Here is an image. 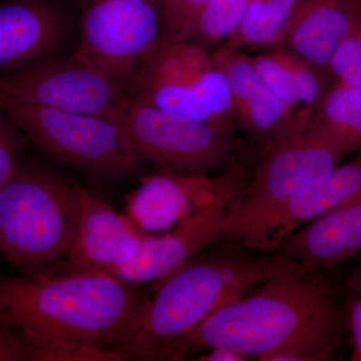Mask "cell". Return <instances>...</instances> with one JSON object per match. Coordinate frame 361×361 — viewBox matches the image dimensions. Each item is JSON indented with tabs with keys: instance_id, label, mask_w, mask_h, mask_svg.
Wrapping results in <instances>:
<instances>
[{
	"instance_id": "1",
	"label": "cell",
	"mask_w": 361,
	"mask_h": 361,
	"mask_svg": "<svg viewBox=\"0 0 361 361\" xmlns=\"http://www.w3.org/2000/svg\"><path fill=\"white\" fill-rule=\"evenodd\" d=\"M146 300L103 271L0 278V322L37 361H111Z\"/></svg>"
},
{
	"instance_id": "2",
	"label": "cell",
	"mask_w": 361,
	"mask_h": 361,
	"mask_svg": "<svg viewBox=\"0 0 361 361\" xmlns=\"http://www.w3.org/2000/svg\"><path fill=\"white\" fill-rule=\"evenodd\" d=\"M341 313L319 273L295 271L272 278L255 293L223 306L189 336L173 342L161 360L228 348L260 360L288 346H316L336 356L342 341Z\"/></svg>"
},
{
	"instance_id": "3",
	"label": "cell",
	"mask_w": 361,
	"mask_h": 361,
	"mask_svg": "<svg viewBox=\"0 0 361 361\" xmlns=\"http://www.w3.org/2000/svg\"><path fill=\"white\" fill-rule=\"evenodd\" d=\"M300 270L305 269L277 255L192 258L155 282L154 296L142 302L114 350L123 360H161L171 343L189 336L250 287Z\"/></svg>"
},
{
	"instance_id": "4",
	"label": "cell",
	"mask_w": 361,
	"mask_h": 361,
	"mask_svg": "<svg viewBox=\"0 0 361 361\" xmlns=\"http://www.w3.org/2000/svg\"><path fill=\"white\" fill-rule=\"evenodd\" d=\"M80 186L25 165L0 190V254L26 275L52 274L77 232Z\"/></svg>"
},
{
	"instance_id": "5",
	"label": "cell",
	"mask_w": 361,
	"mask_h": 361,
	"mask_svg": "<svg viewBox=\"0 0 361 361\" xmlns=\"http://www.w3.org/2000/svg\"><path fill=\"white\" fill-rule=\"evenodd\" d=\"M267 147L253 179L226 219L219 238L231 241L282 208L329 175L345 155L315 114Z\"/></svg>"
},
{
	"instance_id": "6",
	"label": "cell",
	"mask_w": 361,
	"mask_h": 361,
	"mask_svg": "<svg viewBox=\"0 0 361 361\" xmlns=\"http://www.w3.org/2000/svg\"><path fill=\"white\" fill-rule=\"evenodd\" d=\"M0 110L37 148L71 167L115 177L142 163L116 118L14 103H0Z\"/></svg>"
},
{
	"instance_id": "7",
	"label": "cell",
	"mask_w": 361,
	"mask_h": 361,
	"mask_svg": "<svg viewBox=\"0 0 361 361\" xmlns=\"http://www.w3.org/2000/svg\"><path fill=\"white\" fill-rule=\"evenodd\" d=\"M80 37L71 56L126 85L161 39L166 0H73Z\"/></svg>"
},
{
	"instance_id": "8",
	"label": "cell",
	"mask_w": 361,
	"mask_h": 361,
	"mask_svg": "<svg viewBox=\"0 0 361 361\" xmlns=\"http://www.w3.org/2000/svg\"><path fill=\"white\" fill-rule=\"evenodd\" d=\"M118 120L140 160L161 171L209 174L227 163L234 148L233 133L130 99Z\"/></svg>"
},
{
	"instance_id": "9",
	"label": "cell",
	"mask_w": 361,
	"mask_h": 361,
	"mask_svg": "<svg viewBox=\"0 0 361 361\" xmlns=\"http://www.w3.org/2000/svg\"><path fill=\"white\" fill-rule=\"evenodd\" d=\"M128 101L123 85L73 56H54L0 73V103L118 118Z\"/></svg>"
},
{
	"instance_id": "10",
	"label": "cell",
	"mask_w": 361,
	"mask_h": 361,
	"mask_svg": "<svg viewBox=\"0 0 361 361\" xmlns=\"http://www.w3.org/2000/svg\"><path fill=\"white\" fill-rule=\"evenodd\" d=\"M247 184L243 171L235 166L218 176L161 171L142 178L129 194L126 215L145 234L169 231L211 207L236 208Z\"/></svg>"
},
{
	"instance_id": "11",
	"label": "cell",
	"mask_w": 361,
	"mask_h": 361,
	"mask_svg": "<svg viewBox=\"0 0 361 361\" xmlns=\"http://www.w3.org/2000/svg\"><path fill=\"white\" fill-rule=\"evenodd\" d=\"M145 233L127 215L80 187L78 229L63 264L65 272L103 271L113 274L141 251Z\"/></svg>"
},
{
	"instance_id": "12",
	"label": "cell",
	"mask_w": 361,
	"mask_h": 361,
	"mask_svg": "<svg viewBox=\"0 0 361 361\" xmlns=\"http://www.w3.org/2000/svg\"><path fill=\"white\" fill-rule=\"evenodd\" d=\"M70 26L63 0H0V73L58 56Z\"/></svg>"
},
{
	"instance_id": "13",
	"label": "cell",
	"mask_w": 361,
	"mask_h": 361,
	"mask_svg": "<svg viewBox=\"0 0 361 361\" xmlns=\"http://www.w3.org/2000/svg\"><path fill=\"white\" fill-rule=\"evenodd\" d=\"M361 196V154L350 163L337 165L329 175L288 204L239 233L233 243L273 251L299 228Z\"/></svg>"
},
{
	"instance_id": "14",
	"label": "cell",
	"mask_w": 361,
	"mask_h": 361,
	"mask_svg": "<svg viewBox=\"0 0 361 361\" xmlns=\"http://www.w3.org/2000/svg\"><path fill=\"white\" fill-rule=\"evenodd\" d=\"M211 54L229 82L237 123L267 146L314 115L289 110L261 80L245 51L223 44Z\"/></svg>"
},
{
	"instance_id": "15",
	"label": "cell",
	"mask_w": 361,
	"mask_h": 361,
	"mask_svg": "<svg viewBox=\"0 0 361 361\" xmlns=\"http://www.w3.org/2000/svg\"><path fill=\"white\" fill-rule=\"evenodd\" d=\"M235 207L218 205L194 214L173 229L145 234L139 255L113 275L130 284L155 283L219 239Z\"/></svg>"
},
{
	"instance_id": "16",
	"label": "cell",
	"mask_w": 361,
	"mask_h": 361,
	"mask_svg": "<svg viewBox=\"0 0 361 361\" xmlns=\"http://www.w3.org/2000/svg\"><path fill=\"white\" fill-rule=\"evenodd\" d=\"M361 251V196L302 226L273 250L310 272L329 271Z\"/></svg>"
},
{
	"instance_id": "17",
	"label": "cell",
	"mask_w": 361,
	"mask_h": 361,
	"mask_svg": "<svg viewBox=\"0 0 361 361\" xmlns=\"http://www.w3.org/2000/svg\"><path fill=\"white\" fill-rule=\"evenodd\" d=\"M126 92L137 103L189 116L222 130L185 75L175 42L161 39L145 56L126 85Z\"/></svg>"
},
{
	"instance_id": "18",
	"label": "cell",
	"mask_w": 361,
	"mask_h": 361,
	"mask_svg": "<svg viewBox=\"0 0 361 361\" xmlns=\"http://www.w3.org/2000/svg\"><path fill=\"white\" fill-rule=\"evenodd\" d=\"M360 18L361 0H308L280 47L329 71L332 56Z\"/></svg>"
},
{
	"instance_id": "19",
	"label": "cell",
	"mask_w": 361,
	"mask_h": 361,
	"mask_svg": "<svg viewBox=\"0 0 361 361\" xmlns=\"http://www.w3.org/2000/svg\"><path fill=\"white\" fill-rule=\"evenodd\" d=\"M175 45L185 75L197 96L212 114L221 129L233 133L237 122L231 90L225 73L208 49L186 42H175Z\"/></svg>"
},
{
	"instance_id": "20",
	"label": "cell",
	"mask_w": 361,
	"mask_h": 361,
	"mask_svg": "<svg viewBox=\"0 0 361 361\" xmlns=\"http://www.w3.org/2000/svg\"><path fill=\"white\" fill-rule=\"evenodd\" d=\"M308 0H249L245 18L225 45L232 49L280 47Z\"/></svg>"
},
{
	"instance_id": "21",
	"label": "cell",
	"mask_w": 361,
	"mask_h": 361,
	"mask_svg": "<svg viewBox=\"0 0 361 361\" xmlns=\"http://www.w3.org/2000/svg\"><path fill=\"white\" fill-rule=\"evenodd\" d=\"M315 118L345 154H361V89L334 82Z\"/></svg>"
},
{
	"instance_id": "22",
	"label": "cell",
	"mask_w": 361,
	"mask_h": 361,
	"mask_svg": "<svg viewBox=\"0 0 361 361\" xmlns=\"http://www.w3.org/2000/svg\"><path fill=\"white\" fill-rule=\"evenodd\" d=\"M248 4L249 0H207L185 42L208 51L225 44L243 23Z\"/></svg>"
},
{
	"instance_id": "23",
	"label": "cell",
	"mask_w": 361,
	"mask_h": 361,
	"mask_svg": "<svg viewBox=\"0 0 361 361\" xmlns=\"http://www.w3.org/2000/svg\"><path fill=\"white\" fill-rule=\"evenodd\" d=\"M269 51L283 66L303 108L315 113L336 82L330 71L313 65L285 47H274Z\"/></svg>"
},
{
	"instance_id": "24",
	"label": "cell",
	"mask_w": 361,
	"mask_h": 361,
	"mask_svg": "<svg viewBox=\"0 0 361 361\" xmlns=\"http://www.w3.org/2000/svg\"><path fill=\"white\" fill-rule=\"evenodd\" d=\"M249 56L261 80L289 110L297 116L315 114L303 108L283 66L280 65L269 49L262 54Z\"/></svg>"
},
{
	"instance_id": "25",
	"label": "cell",
	"mask_w": 361,
	"mask_h": 361,
	"mask_svg": "<svg viewBox=\"0 0 361 361\" xmlns=\"http://www.w3.org/2000/svg\"><path fill=\"white\" fill-rule=\"evenodd\" d=\"M329 71L336 82L361 89V18L332 56Z\"/></svg>"
},
{
	"instance_id": "26",
	"label": "cell",
	"mask_w": 361,
	"mask_h": 361,
	"mask_svg": "<svg viewBox=\"0 0 361 361\" xmlns=\"http://www.w3.org/2000/svg\"><path fill=\"white\" fill-rule=\"evenodd\" d=\"M21 133L13 120L0 110V190L21 165Z\"/></svg>"
},
{
	"instance_id": "27",
	"label": "cell",
	"mask_w": 361,
	"mask_h": 361,
	"mask_svg": "<svg viewBox=\"0 0 361 361\" xmlns=\"http://www.w3.org/2000/svg\"><path fill=\"white\" fill-rule=\"evenodd\" d=\"M207 0H166L164 39L185 42Z\"/></svg>"
},
{
	"instance_id": "28",
	"label": "cell",
	"mask_w": 361,
	"mask_h": 361,
	"mask_svg": "<svg viewBox=\"0 0 361 361\" xmlns=\"http://www.w3.org/2000/svg\"><path fill=\"white\" fill-rule=\"evenodd\" d=\"M348 285L350 290L348 327L353 342L351 360L361 361V264Z\"/></svg>"
},
{
	"instance_id": "29",
	"label": "cell",
	"mask_w": 361,
	"mask_h": 361,
	"mask_svg": "<svg viewBox=\"0 0 361 361\" xmlns=\"http://www.w3.org/2000/svg\"><path fill=\"white\" fill-rule=\"evenodd\" d=\"M30 360L25 344L13 330L0 322V361Z\"/></svg>"
},
{
	"instance_id": "30",
	"label": "cell",
	"mask_w": 361,
	"mask_h": 361,
	"mask_svg": "<svg viewBox=\"0 0 361 361\" xmlns=\"http://www.w3.org/2000/svg\"><path fill=\"white\" fill-rule=\"evenodd\" d=\"M199 361H248L251 357L228 348H215L210 350L204 351L197 358Z\"/></svg>"
}]
</instances>
